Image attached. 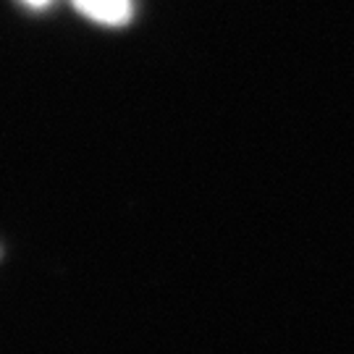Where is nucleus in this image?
<instances>
[{
  "mask_svg": "<svg viewBox=\"0 0 354 354\" xmlns=\"http://www.w3.org/2000/svg\"><path fill=\"white\" fill-rule=\"evenodd\" d=\"M76 8L89 16L92 21H100V24L115 26L124 24L131 13V3L129 0H74Z\"/></svg>",
  "mask_w": 354,
  "mask_h": 354,
  "instance_id": "obj_1",
  "label": "nucleus"
},
{
  "mask_svg": "<svg viewBox=\"0 0 354 354\" xmlns=\"http://www.w3.org/2000/svg\"><path fill=\"white\" fill-rule=\"evenodd\" d=\"M26 3H29V6H45L48 0H26Z\"/></svg>",
  "mask_w": 354,
  "mask_h": 354,
  "instance_id": "obj_2",
  "label": "nucleus"
}]
</instances>
